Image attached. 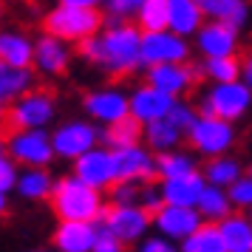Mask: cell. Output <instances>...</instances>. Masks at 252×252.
Returning a JSON list of instances; mask_svg holds the SVG:
<instances>
[{
	"label": "cell",
	"instance_id": "obj_1",
	"mask_svg": "<svg viewBox=\"0 0 252 252\" xmlns=\"http://www.w3.org/2000/svg\"><path fill=\"white\" fill-rule=\"evenodd\" d=\"M51 207L57 213L60 221H85V224H96L105 210L102 193L91 190L88 184H82L77 176H63L51 184Z\"/></svg>",
	"mask_w": 252,
	"mask_h": 252
},
{
	"label": "cell",
	"instance_id": "obj_2",
	"mask_svg": "<svg viewBox=\"0 0 252 252\" xmlns=\"http://www.w3.org/2000/svg\"><path fill=\"white\" fill-rule=\"evenodd\" d=\"M139 32L136 26L111 23L108 32L96 34L99 40V57L96 65L105 68L111 77H127L139 68Z\"/></svg>",
	"mask_w": 252,
	"mask_h": 252
},
{
	"label": "cell",
	"instance_id": "obj_3",
	"mask_svg": "<svg viewBox=\"0 0 252 252\" xmlns=\"http://www.w3.org/2000/svg\"><path fill=\"white\" fill-rule=\"evenodd\" d=\"M46 34L57 37L63 43H82L88 37L99 34L102 29V14L99 9H68V6H57L46 14Z\"/></svg>",
	"mask_w": 252,
	"mask_h": 252
},
{
	"label": "cell",
	"instance_id": "obj_4",
	"mask_svg": "<svg viewBox=\"0 0 252 252\" xmlns=\"http://www.w3.org/2000/svg\"><path fill=\"white\" fill-rule=\"evenodd\" d=\"M57 116V102L54 94L43 88H29L23 96H17L14 105L6 111V122L12 130H46Z\"/></svg>",
	"mask_w": 252,
	"mask_h": 252
},
{
	"label": "cell",
	"instance_id": "obj_5",
	"mask_svg": "<svg viewBox=\"0 0 252 252\" xmlns=\"http://www.w3.org/2000/svg\"><path fill=\"white\" fill-rule=\"evenodd\" d=\"M187 139L193 145L195 153H201L207 159H216V156H227L229 150L235 148L238 142V130L232 122L216 119V116H195V122L187 130Z\"/></svg>",
	"mask_w": 252,
	"mask_h": 252
},
{
	"label": "cell",
	"instance_id": "obj_6",
	"mask_svg": "<svg viewBox=\"0 0 252 252\" xmlns=\"http://www.w3.org/2000/svg\"><path fill=\"white\" fill-rule=\"evenodd\" d=\"M252 105V94L244 82H221L213 85L210 91L201 96V116H216L224 122H238L241 116L250 111Z\"/></svg>",
	"mask_w": 252,
	"mask_h": 252
},
{
	"label": "cell",
	"instance_id": "obj_7",
	"mask_svg": "<svg viewBox=\"0 0 252 252\" xmlns=\"http://www.w3.org/2000/svg\"><path fill=\"white\" fill-rule=\"evenodd\" d=\"M96 224L108 229L122 247H127V244H136L148 235L150 216L139 204H111L108 210H102Z\"/></svg>",
	"mask_w": 252,
	"mask_h": 252
},
{
	"label": "cell",
	"instance_id": "obj_8",
	"mask_svg": "<svg viewBox=\"0 0 252 252\" xmlns=\"http://www.w3.org/2000/svg\"><path fill=\"white\" fill-rule=\"evenodd\" d=\"M190 46L184 37H176L173 32H145L139 37V65L153 68L164 63H187Z\"/></svg>",
	"mask_w": 252,
	"mask_h": 252
},
{
	"label": "cell",
	"instance_id": "obj_9",
	"mask_svg": "<svg viewBox=\"0 0 252 252\" xmlns=\"http://www.w3.org/2000/svg\"><path fill=\"white\" fill-rule=\"evenodd\" d=\"M6 145V156L14 164H23L29 167H43L46 170L51 159H54V150H51V139L46 130H12Z\"/></svg>",
	"mask_w": 252,
	"mask_h": 252
},
{
	"label": "cell",
	"instance_id": "obj_10",
	"mask_svg": "<svg viewBox=\"0 0 252 252\" xmlns=\"http://www.w3.org/2000/svg\"><path fill=\"white\" fill-rule=\"evenodd\" d=\"M51 139V150L60 159H77L82 153H88L91 148H96L99 142V130L91 122H82V119H71L65 125H60L54 133H48Z\"/></svg>",
	"mask_w": 252,
	"mask_h": 252
},
{
	"label": "cell",
	"instance_id": "obj_11",
	"mask_svg": "<svg viewBox=\"0 0 252 252\" xmlns=\"http://www.w3.org/2000/svg\"><path fill=\"white\" fill-rule=\"evenodd\" d=\"M204 221H201V216L195 213L193 207H170V204H161L153 216H150V227H156V232H159L161 238L167 241H179L182 244L187 235H193L195 229L201 227Z\"/></svg>",
	"mask_w": 252,
	"mask_h": 252
},
{
	"label": "cell",
	"instance_id": "obj_12",
	"mask_svg": "<svg viewBox=\"0 0 252 252\" xmlns=\"http://www.w3.org/2000/svg\"><path fill=\"white\" fill-rule=\"evenodd\" d=\"M74 176L80 179L82 184H88L91 190L102 193V190H111L116 182L114 176V159H111V150L105 148H91L88 153H82L74 159Z\"/></svg>",
	"mask_w": 252,
	"mask_h": 252
},
{
	"label": "cell",
	"instance_id": "obj_13",
	"mask_svg": "<svg viewBox=\"0 0 252 252\" xmlns=\"http://www.w3.org/2000/svg\"><path fill=\"white\" fill-rule=\"evenodd\" d=\"M114 159V176L116 182H133L148 184L156 176V159L145 145H133L125 150H111Z\"/></svg>",
	"mask_w": 252,
	"mask_h": 252
},
{
	"label": "cell",
	"instance_id": "obj_14",
	"mask_svg": "<svg viewBox=\"0 0 252 252\" xmlns=\"http://www.w3.org/2000/svg\"><path fill=\"white\" fill-rule=\"evenodd\" d=\"M201 71L187 63H164V65H153L148 68V85H153L156 91L167 94L173 99H179L193 88V82L198 80Z\"/></svg>",
	"mask_w": 252,
	"mask_h": 252
},
{
	"label": "cell",
	"instance_id": "obj_15",
	"mask_svg": "<svg viewBox=\"0 0 252 252\" xmlns=\"http://www.w3.org/2000/svg\"><path fill=\"white\" fill-rule=\"evenodd\" d=\"M173 102H176L173 96L156 91L153 85L145 82L133 94H127V116H133L139 125L145 127L150 122H156V119H164V116L170 114Z\"/></svg>",
	"mask_w": 252,
	"mask_h": 252
},
{
	"label": "cell",
	"instance_id": "obj_16",
	"mask_svg": "<svg viewBox=\"0 0 252 252\" xmlns=\"http://www.w3.org/2000/svg\"><path fill=\"white\" fill-rule=\"evenodd\" d=\"M195 46L207 60L235 57L238 54V29H229L224 23H201L195 32Z\"/></svg>",
	"mask_w": 252,
	"mask_h": 252
},
{
	"label": "cell",
	"instance_id": "obj_17",
	"mask_svg": "<svg viewBox=\"0 0 252 252\" xmlns=\"http://www.w3.org/2000/svg\"><path fill=\"white\" fill-rule=\"evenodd\" d=\"M85 111L91 119L102 122L105 127L127 116V94L122 88H96L85 96Z\"/></svg>",
	"mask_w": 252,
	"mask_h": 252
},
{
	"label": "cell",
	"instance_id": "obj_18",
	"mask_svg": "<svg viewBox=\"0 0 252 252\" xmlns=\"http://www.w3.org/2000/svg\"><path fill=\"white\" fill-rule=\"evenodd\" d=\"M71 51L68 43H63L57 37L43 34L40 40H34V51H32V65H34L40 74H48V77H57L71 65Z\"/></svg>",
	"mask_w": 252,
	"mask_h": 252
},
{
	"label": "cell",
	"instance_id": "obj_19",
	"mask_svg": "<svg viewBox=\"0 0 252 252\" xmlns=\"http://www.w3.org/2000/svg\"><path fill=\"white\" fill-rule=\"evenodd\" d=\"M207 184L201 179V173H190V176H182V179H164L159 184V195L164 204L170 207H193L204 190Z\"/></svg>",
	"mask_w": 252,
	"mask_h": 252
},
{
	"label": "cell",
	"instance_id": "obj_20",
	"mask_svg": "<svg viewBox=\"0 0 252 252\" xmlns=\"http://www.w3.org/2000/svg\"><path fill=\"white\" fill-rule=\"evenodd\" d=\"M201 17L213 20V23H224L229 29H244L250 20V3L247 0H195Z\"/></svg>",
	"mask_w": 252,
	"mask_h": 252
},
{
	"label": "cell",
	"instance_id": "obj_21",
	"mask_svg": "<svg viewBox=\"0 0 252 252\" xmlns=\"http://www.w3.org/2000/svg\"><path fill=\"white\" fill-rule=\"evenodd\" d=\"M201 23L204 17L195 0H167V32L187 40L201 29Z\"/></svg>",
	"mask_w": 252,
	"mask_h": 252
},
{
	"label": "cell",
	"instance_id": "obj_22",
	"mask_svg": "<svg viewBox=\"0 0 252 252\" xmlns=\"http://www.w3.org/2000/svg\"><path fill=\"white\" fill-rule=\"evenodd\" d=\"M224 252H252V224L247 216L241 213H229L216 224Z\"/></svg>",
	"mask_w": 252,
	"mask_h": 252
},
{
	"label": "cell",
	"instance_id": "obj_23",
	"mask_svg": "<svg viewBox=\"0 0 252 252\" xmlns=\"http://www.w3.org/2000/svg\"><path fill=\"white\" fill-rule=\"evenodd\" d=\"M94 232H96V224L60 221L57 232H54V247H57V252H91Z\"/></svg>",
	"mask_w": 252,
	"mask_h": 252
},
{
	"label": "cell",
	"instance_id": "obj_24",
	"mask_svg": "<svg viewBox=\"0 0 252 252\" xmlns=\"http://www.w3.org/2000/svg\"><path fill=\"white\" fill-rule=\"evenodd\" d=\"M32 51L34 40L23 32H0V63L12 68H32Z\"/></svg>",
	"mask_w": 252,
	"mask_h": 252
},
{
	"label": "cell",
	"instance_id": "obj_25",
	"mask_svg": "<svg viewBox=\"0 0 252 252\" xmlns=\"http://www.w3.org/2000/svg\"><path fill=\"white\" fill-rule=\"evenodd\" d=\"M99 139L105 142V150H125L133 145H142V125L133 116H125L114 125H108L99 133Z\"/></svg>",
	"mask_w": 252,
	"mask_h": 252
},
{
	"label": "cell",
	"instance_id": "obj_26",
	"mask_svg": "<svg viewBox=\"0 0 252 252\" xmlns=\"http://www.w3.org/2000/svg\"><path fill=\"white\" fill-rule=\"evenodd\" d=\"M195 213L201 216L204 224H218L221 218H227L232 213V204H229L227 193L221 187H210L207 184L201 190V195H198V201H195Z\"/></svg>",
	"mask_w": 252,
	"mask_h": 252
},
{
	"label": "cell",
	"instance_id": "obj_27",
	"mask_svg": "<svg viewBox=\"0 0 252 252\" xmlns=\"http://www.w3.org/2000/svg\"><path fill=\"white\" fill-rule=\"evenodd\" d=\"M182 136L184 133H179L167 119H156V122H150V125L142 127V139H145V145H148L150 153H167V150H176L179 142H182Z\"/></svg>",
	"mask_w": 252,
	"mask_h": 252
},
{
	"label": "cell",
	"instance_id": "obj_28",
	"mask_svg": "<svg viewBox=\"0 0 252 252\" xmlns=\"http://www.w3.org/2000/svg\"><path fill=\"white\" fill-rule=\"evenodd\" d=\"M32 85H34L32 68H12V65H3L0 63V105L23 96Z\"/></svg>",
	"mask_w": 252,
	"mask_h": 252
},
{
	"label": "cell",
	"instance_id": "obj_29",
	"mask_svg": "<svg viewBox=\"0 0 252 252\" xmlns=\"http://www.w3.org/2000/svg\"><path fill=\"white\" fill-rule=\"evenodd\" d=\"M238 176H244L241 161L235 159V156H229V153L227 156H216V159H210L207 161V167H204V173H201L204 184H210V187H221V190H227Z\"/></svg>",
	"mask_w": 252,
	"mask_h": 252
},
{
	"label": "cell",
	"instance_id": "obj_30",
	"mask_svg": "<svg viewBox=\"0 0 252 252\" xmlns=\"http://www.w3.org/2000/svg\"><path fill=\"white\" fill-rule=\"evenodd\" d=\"M51 184L54 182H51L48 170H43V167H29V170L17 173L14 190L23 195V198H29V201H43L51 193Z\"/></svg>",
	"mask_w": 252,
	"mask_h": 252
},
{
	"label": "cell",
	"instance_id": "obj_31",
	"mask_svg": "<svg viewBox=\"0 0 252 252\" xmlns=\"http://www.w3.org/2000/svg\"><path fill=\"white\" fill-rule=\"evenodd\" d=\"M156 173L164 179H182V176H190V173H198V164L190 153L184 150H167V153H159L156 156Z\"/></svg>",
	"mask_w": 252,
	"mask_h": 252
},
{
	"label": "cell",
	"instance_id": "obj_32",
	"mask_svg": "<svg viewBox=\"0 0 252 252\" xmlns=\"http://www.w3.org/2000/svg\"><path fill=\"white\" fill-rule=\"evenodd\" d=\"M136 29L145 32H164L167 29V0H142L136 9Z\"/></svg>",
	"mask_w": 252,
	"mask_h": 252
},
{
	"label": "cell",
	"instance_id": "obj_33",
	"mask_svg": "<svg viewBox=\"0 0 252 252\" xmlns=\"http://www.w3.org/2000/svg\"><path fill=\"white\" fill-rule=\"evenodd\" d=\"M179 252H224L218 227L216 224H201L193 235H187L182 241V250Z\"/></svg>",
	"mask_w": 252,
	"mask_h": 252
},
{
	"label": "cell",
	"instance_id": "obj_34",
	"mask_svg": "<svg viewBox=\"0 0 252 252\" xmlns=\"http://www.w3.org/2000/svg\"><path fill=\"white\" fill-rule=\"evenodd\" d=\"M207 77L213 80V85H221V82H235L241 77V60L238 57H218V60H207L204 68Z\"/></svg>",
	"mask_w": 252,
	"mask_h": 252
},
{
	"label": "cell",
	"instance_id": "obj_35",
	"mask_svg": "<svg viewBox=\"0 0 252 252\" xmlns=\"http://www.w3.org/2000/svg\"><path fill=\"white\" fill-rule=\"evenodd\" d=\"M227 198L232 207H238V210H247V207L252 204V176L247 173V176H238L235 182L229 184L227 190Z\"/></svg>",
	"mask_w": 252,
	"mask_h": 252
},
{
	"label": "cell",
	"instance_id": "obj_36",
	"mask_svg": "<svg viewBox=\"0 0 252 252\" xmlns=\"http://www.w3.org/2000/svg\"><path fill=\"white\" fill-rule=\"evenodd\" d=\"M195 116H198V114L193 111V105H187L184 99H176V102H173V108H170V114L164 116V119H167V122L179 130V133H187V130H190V125L195 122Z\"/></svg>",
	"mask_w": 252,
	"mask_h": 252
},
{
	"label": "cell",
	"instance_id": "obj_37",
	"mask_svg": "<svg viewBox=\"0 0 252 252\" xmlns=\"http://www.w3.org/2000/svg\"><path fill=\"white\" fill-rule=\"evenodd\" d=\"M14 182H17V164L6 156V145L0 142V193L14 190Z\"/></svg>",
	"mask_w": 252,
	"mask_h": 252
},
{
	"label": "cell",
	"instance_id": "obj_38",
	"mask_svg": "<svg viewBox=\"0 0 252 252\" xmlns=\"http://www.w3.org/2000/svg\"><path fill=\"white\" fill-rule=\"evenodd\" d=\"M139 190H142V184L114 182V187H111V198H114V204H136L139 201Z\"/></svg>",
	"mask_w": 252,
	"mask_h": 252
},
{
	"label": "cell",
	"instance_id": "obj_39",
	"mask_svg": "<svg viewBox=\"0 0 252 252\" xmlns=\"http://www.w3.org/2000/svg\"><path fill=\"white\" fill-rule=\"evenodd\" d=\"M139 207H142V210H145V213H148V216H153V213H156V210H159L161 204H164V201H161V195H159V187H156V184H142V190H139V201H136Z\"/></svg>",
	"mask_w": 252,
	"mask_h": 252
},
{
	"label": "cell",
	"instance_id": "obj_40",
	"mask_svg": "<svg viewBox=\"0 0 252 252\" xmlns=\"http://www.w3.org/2000/svg\"><path fill=\"white\" fill-rule=\"evenodd\" d=\"M91 252H125V247H122V244H119V241H116L111 232H108V229H102L99 224H96Z\"/></svg>",
	"mask_w": 252,
	"mask_h": 252
},
{
	"label": "cell",
	"instance_id": "obj_41",
	"mask_svg": "<svg viewBox=\"0 0 252 252\" xmlns=\"http://www.w3.org/2000/svg\"><path fill=\"white\" fill-rule=\"evenodd\" d=\"M139 252H179V247L173 241L161 238V235H150V238H142Z\"/></svg>",
	"mask_w": 252,
	"mask_h": 252
},
{
	"label": "cell",
	"instance_id": "obj_42",
	"mask_svg": "<svg viewBox=\"0 0 252 252\" xmlns=\"http://www.w3.org/2000/svg\"><path fill=\"white\" fill-rule=\"evenodd\" d=\"M102 3L111 9V14H116V17H130V14H136V9L142 6V0H102Z\"/></svg>",
	"mask_w": 252,
	"mask_h": 252
},
{
	"label": "cell",
	"instance_id": "obj_43",
	"mask_svg": "<svg viewBox=\"0 0 252 252\" xmlns=\"http://www.w3.org/2000/svg\"><path fill=\"white\" fill-rule=\"evenodd\" d=\"M102 0H57V6H68V9H96Z\"/></svg>",
	"mask_w": 252,
	"mask_h": 252
},
{
	"label": "cell",
	"instance_id": "obj_44",
	"mask_svg": "<svg viewBox=\"0 0 252 252\" xmlns=\"http://www.w3.org/2000/svg\"><path fill=\"white\" fill-rule=\"evenodd\" d=\"M6 207H9V204H6V193H0V216L6 213Z\"/></svg>",
	"mask_w": 252,
	"mask_h": 252
},
{
	"label": "cell",
	"instance_id": "obj_45",
	"mask_svg": "<svg viewBox=\"0 0 252 252\" xmlns=\"http://www.w3.org/2000/svg\"><path fill=\"white\" fill-rule=\"evenodd\" d=\"M3 116H6V108H3V105H0V122H3Z\"/></svg>",
	"mask_w": 252,
	"mask_h": 252
},
{
	"label": "cell",
	"instance_id": "obj_46",
	"mask_svg": "<svg viewBox=\"0 0 252 252\" xmlns=\"http://www.w3.org/2000/svg\"><path fill=\"white\" fill-rule=\"evenodd\" d=\"M34 252H48V250H34Z\"/></svg>",
	"mask_w": 252,
	"mask_h": 252
},
{
	"label": "cell",
	"instance_id": "obj_47",
	"mask_svg": "<svg viewBox=\"0 0 252 252\" xmlns=\"http://www.w3.org/2000/svg\"><path fill=\"white\" fill-rule=\"evenodd\" d=\"M0 17H3V6H0Z\"/></svg>",
	"mask_w": 252,
	"mask_h": 252
}]
</instances>
